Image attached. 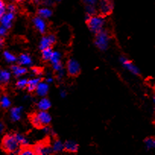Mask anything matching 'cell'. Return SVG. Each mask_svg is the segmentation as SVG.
I'll return each mask as SVG.
<instances>
[{
	"label": "cell",
	"instance_id": "obj_1",
	"mask_svg": "<svg viewBox=\"0 0 155 155\" xmlns=\"http://www.w3.org/2000/svg\"><path fill=\"white\" fill-rule=\"evenodd\" d=\"M1 147L3 151L8 154H15L18 153L21 146L16 140L15 134H8L2 138Z\"/></svg>",
	"mask_w": 155,
	"mask_h": 155
},
{
	"label": "cell",
	"instance_id": "obj_2",
	"mask_svg": "<svg viewBox=\"0 0 155 155\" xmlns=\"http://www.w3.org/2000/svg\"><path fill=\"white\" fill-rule=\"evenodd\" d=\"M86 21L90 31L94 34H97L101 31L104 30L105 20L102 16L92 15L89 16L86 15Z\"/></svg>",
	"mask_w": 155,
	"mask_h": 155
},
{
	"label": "cell",
	"instance_id": "obj_3",
	"mask_svg": "<svg viewBox=\"0 0 155 155\" xmlns=\"http://www.w3.org/2000/svg\"><path fill=\"white\" fill-rule=\"evenodd\" d=\"M110 37L108 32L104 30H102L97 34H96L94 40V44L96 47L99 50L104 51L108 48L109 44H110Z\"/></svg>",
	"mask_w": 155,
	"mask_h": 155
},
{
	"label": "cell",
	"instance_id": "obj_4",
	"mask_svg": "<svg viewBox=\"0 0 155 155\" xmlns=\"http://www.w3.org/2000/svg\"><path fill=\"white\" fill-rule=\"evenodd\" d=\"M66 68L68 74L69 75L73 76V77L78 75L80 71H81V67H80L78 62L73 59H70L67 62Z\"/></svg>",
	"mask_w": 155,
	"mask_h": 155
},
{
	"label": "cell",
	"instance_id": "obj_5",
	"mask_svg": "<svg viewBox=\"0 0 155 155\" xmlns=\"http://www.w3.org/2000/svg\"><path fill=\"white\" fill-rule=\"evenodd\" d=\"M34 115L41 128L48 126L51 123L52 117L47 111H39Z\"/></svg>",
	"mask_w": 155,
	"mask_h": 155
},
{
	"label": "cell",
	"instance_id": "obj_6",
	"mask_svg": "<svg viewBox=\"0 0 155 155\" xmlns=\"http://www.w3.org/2000/svg\"><path fill=\"white\" fill-rule=\"evenodd\" d=\"M56 38L55 35L53 34H49L47 36H44L41 39L40 41V44H39V47L41 49V50H45V49L50 48L52 45L56 43Z\"/></svg>",
	"mask_w": 155,
	"mask_h": 155
},
{
	"label": "cell",
	"instance_id": "obj_7",
	"mask_svg": "<svg viewBox=\"0 0 155 155\" xmlns=\"http://www.w3.org/2000/svg\"><path fill=\"white\" fill-rule=\"evenodd\" d=\"M49 61H50V63L52 64L53 69H54L56 72L63 69V66H62V62H61V54L59 52L53 51L51 57H50Z\"/></svg>",
	"mask_w": 155,
	"mask_h": 155
},
{
	"label": "cell",
	"instance_id": "obj_8",
	"mask_svg": "<svg viewBox=\"0 0 155 155\" xmlns=\"http://www.w3.org/2000/svg\"><path fill=\"white\" fill-rule=\"evenodd\" d=\"M99 11L104 15H107L112 12L113 8V4L111 0H100L98 2Z\"/></svg>",
	"mask_w": 155,
	"mask_h": 155
},
{
	"label": "cell",
	"instance_id": "obj_9",
	"mask_svg": "<svg viewBox=\"0 0 155 155\" xmlns=\"http://www.w3.org/2000/svg\"><path fill=\"white\" fill-rule=\"evenodd\" d=\"M15 19V13L5 12L4 15L0 18V23L1 25L5 27L6 29H10L12 26L13 21Z\"/></svg>",
	"mask_w": 155,
	"mask_h": 155
},
{
	"label": "cell",
	"instance_id": "obj_10",
	"mask_svg": "<svg viewBox=\"0 0 155 155\" xmlns=\"http://www.w3.org/2000/svg\"><path fill=\"white\" fill-rule=\"evenodd\" d=\"M120 62H121L122 65L125 68L129 71L130 72H132L134 74H139V69L138 68V67L135 66V64L132 62H131L130 60L127 59L126 57H120Z\"/></svg>",
	"mask_w": 155,
	"mask_h": 155
},
{
	"label": "cell",
	"instance_id": "obj_11",
	"mask_svg": "<svg viewBox=\"0 0 155 155\" xmlns=\"http://www.w3.org/2000/svg\"><path fill=\"white\" fill-rule=\"evenodd\" d=\"M32 21L34 27L36 28V29L41 33V34H44L46 32V30H47V23L45 21V19L39 17V16H37V17L33 18Z\"/></svg>",
	"mask_w": 155,
	"mask_h": 155
},
{
	"label": "cell",
	"instance_id": "obj_12",
	"mask_svg": "<svg viewBox=\"0 0 155 155\" xmlns=\"http://www.w3.org/2000/svg\"><path fill=\"white\" fill-rule=\"evenodd\" d=\"M34 148L37 152V155H48L53 153L51 147L43 143L37 144V145L34 146Z\"/></svg>",
	"mask_w": 155,
	"mask_h": 155
},
{
	"label": "cell",
	"instance_id": "obj_13",
	"mask_svg": "<svg viewBox=\"0 0 155 155\" xmlns=\"http://www.w3.org/2000/svg\"><path fill=\"white\" fill-rule=\"evenodd\" d=\"M49 89H50V87H49V84L47 83L44 82V81H41L38 84V85H37L35 91L38 96L44 97L48 94Z\"/></svg>",
	"mask_w": 155,
	"mask_h": 155
},
{
	"label": "cell",
	"instance_id": "obj_14",
	"mask_svg": "<svg viewBox=\"0 0 155 155\" xmlns=\"http://www.w3.org/2000/svg\"><path fill=\"white\" fill-rule=\"evenodd\" d=\"M78 144L72 140H68L64 143V150L68 153H76L78 150Z\"/></svg>",
	"mask_w": 155,
	"mask_h": 155
},
{
	"label": "cell",
	"instance_id": "obj_15",
	"mask_svg": "<svg viewBox=\"0 0 155 155\" xmlns=\"http://www.w3.org/2000/svg\"><path fill=\"white\" fill-rule=\"evenodd\" d=\"M22 107H13L10 110V118L13 122L19 121L21 118V113H22Z\"/></svg>",
	"mask_w": 155,
	"mask_h": 155
},
{
	"label": "cell",
	"instance_id": "obj_16",
	"mask_svg": "<svg viewBox=\"0 0 155 155\" xmlns=\"http://www.w3.org/2000/svg\"><path fill=\"white\" fill-rule=\"evenodd\" d=\"M17 61L18 62L19 65L24 67L28 66V65L30 66L33 63L31 57L28 54H26V53H23V54L20 55L18 59H17Z\"/></svg>",
	"mask_w": 155,
	"mask_h": 155
},
{
	"label": "cell",
	"instance_id": "obj_17",
	"mask_svg": "<svg viewBox=\"0 0 155 155\" xmlns=\"http://www.w3.org/2000/svg\"><path fill=\"white\" fill-rule=\"evenodd\" d=\"M37 107L40 111H47L51 107V102L47 97H42L37 103Z\"/></svg>",
	"mask_w": 155,
	"mask_h": 155
},
{
	"label": "cell",
	"instance_id": "obj_18",
	"mask_svg": "<svg viewBox=\"0 0 155 155\" xmlns=\"http://www.w3.org/2000/svg\"><path fill=\"white\" fill-rule=\"evenodd\" d=\"M11 71L15 76L16 77H21V76L24 75L28 72V70L25 67L21 66V65H12L11 68Z\"/></svg>",
	"mask_w": 155,
	"mask_h": 155
},
{
	"label": "cell",
	"instance_id": "obj_19",
	"mask_svg": "<svg viewBox=\"0 0 155 155\" xmlns=\"http://www.w3.org/2000/svg\"><path fill=\"white\" fill-rule=\"evenodd\" d=\"M40 82H41L40 78H34L28 80V84H27L26 88L28 89L29 92L35 91L36 88H37V85Z\"/></svg>",
	"mask_w": 155,
	"mask_h": 155
},
{
	"label": "cell",
	"instance_id": "obj_20",
	"mask_svg": "<svg viewBox=\"0 0 155 155\" xmlns=\"http://www.w3.org/2000/svg\"><path fill=\"white\" fill-rule=\"evenodd\" d=\"M18 155H37V153L34 150V147L27 145L20 147L18 152Z\"/></svg>",
	"mask_w": 155,
	"mask_h": 155
},
{
	"label": "cell",
	"instance_id": "obj_21",
	"mask_svg": "<svg viewBox=\"0 0 155 155\" xmlns=\"http://www.w3.org/2000/svg\"><path fill=\"white\" fill-rule=\"evenodd\" d=\"M37 14H38L39 17L42 18L44 19H47L51 17L52 15H53V12L48 7H44V8H41L40 9H38Z\"/></svg>",
	"mask_w": 155,
	"mask_h": 155
},
{
	"label": "cell",
	"instance_id": "obj_22",
	"mask_svg": "<svg viewBox=\"0 0 155 155\" xmlns=\"http://www.w3.org/2000/svg\"><path fill=\"white\" fill-rule=\"evenodd\" d=\"M11 79V72L6 69H0V83L7 84Z\"/></svg>",
	"mask_w": 155,
	"mask_h": 155
},
{
	"label": "cell",
	"instance_id": "obj_23",
	"mask_svg": "<svg viewBox=\"0 0 155 155\" xmlns=\"http://www.w3.org/2000/svg\"><path fill=\"white\" fill-rule=\"evenodd\" d=\"M53 153H60L64 150V143L61 140H56L51 147Z\"/></svg>",
	"mask_w": 155,
	"mask_h": 155
},
{
	"label": "cell",
	"instance_id": "obj_24",
	"mask_svg": "<svg viewBox=\"0 0 155 155\" xmlns=\"http://www.w3.org/2000/svg\"><path fill=\"white\" fill-rule=\"evenodd\" d=\"M12 102L11 100L9 99L7 95H2L0 98V106L2 107V108L3 109H8L9 108L10 106H11Z\"/></svg>",
	"mask_w": 155,
	"mask_h": 155
},
{
	"label": "cell",
	"instance_id": "obj_25",
	"mask_svg": "<svg viewBox=\"0 0 155 155\" xmlns=\"http://www.w3.org/2000/svg\"><path fill=\"white\" fill-rule=\"evenodd\" d=\"M15 136L16 140L18 142V144H20L21 147H23V146H27L28 145V140L27 139V138L25 136H24L23 135L20 133H15Z\"/></svg>",
	"mask_w": 155,
	"mask_h": 155
},
{
	"label": "cell",
	"instance_id": "obj_26",
	"mask_svg": "<svg viewBox=\"0 0 155 155\" xmlns=\"http://www.w3.org/2000/svg\"><path fill=\"white\" fill-rule=\"evenodd\" d=\"M3 57L4 59H5V60L7 62H8V63H13V62L17 61V58H16V56L8 51L4 52Z\"/></svg>",
	"mask_w": 155,
	"mask_h": 155
},
{
	"label": "cell",
	"instance_id": "obj_27",
	"mask_svg": "<svg viewBox=\"0 0 155 155\" xmlns=\"http://www.w3.org/2000/svg\"><path fill=\"white\" fill-rule=\"evenodd\" d=\"M144 144H145V147H147V149L148 150H151L153 149L155 147V139L153 137H149L147 138L144 140Z\"/></svg>",
	"mask_w": 155,
	"mask_h": 155
},
{
	"label": "cell",
	"instance_id": "obj_28",
	"mask_svg": "<svg viewBox=\"0 0 155 155\" xmlns=\"http://www.w3.org/2000/svg\"><path fill=\"white\" fill-rule=\"evenodd\" d=\"M42 51V58L44 61H49L50 60V57L52 56V53H53V50H52V48H47L45 50H41Z\"/></svg>",
	"mask_w": 155,
	"mask_h": 155
},
{
	"label": "cell",
	"instance_id": "obj_29",
	"mask_svg": "<svg viewBox=\"0 0 155 155\" xmlns=\"http://www.w3.org/2000/svg\"><path fill=\"white\" fill-rule=\"evenodd\" d=\"M27 84H28V79L21 78V79L18 80V81L16 82V87L19 89H25L27 87Z\"/></svg>",
	"mask_w": 155,
	"mask_h": 155
},
{
	"label": "cell",
	"instance_id": "obj_30",
	"mask_svg": "<svg viewBox=\"0 0 155 155\" xmlns=\"http://www.w3.org/2000/svg\"><path fill=\"white\" fill-rule=\"evenodd\" d=\"M85 10L87 15H95V13H96V8H95V6H93V5H86Z\"/></svg>",
	"mask_w": 155,
	"mask_h": 155
},
{
	"label": "cell",
	"instance_id": "obj_31",
	"mask_svg": "<svg viewBox=\"0 0 155 155\" xmlns=\"http://www.w3.org/2000/svg\"><path fill=\"white\" fill-rule=\"evenodd\" d=\"M83 2L86 5H93V6H95L97 4L98 0H83Z\"/></svg>",
	"mask_w": 155,
	"mask_h": 155
},
{
	"label": "cell",
	"instance_id": "obj_32",
	"mask_svg": "<svg viewBox=\"0 0 155 155\" xmlns=\"http://www.w3.org/2000/svg\"><path fill=\"white\" fill-rule=\"evenodd\" d=\"M7 32H8V29L5 28V27L0 25V37H4L5 36H6Z\"/></svg>",
	"mask_w": 155,
	"mask_h": 155
},
{
	"label": "cell",
	"instance_id": "obj_33",
	"mask_svg": "<svg viewBox=\"0 0 155 155\" xmlns=\"http://www.w3.org/2000/svg\"><path fill=\"white\" fill-rule=\"evenodd\" d=\"M8 12H12V13H15L16 11V7L15 5H13V4H10L7 6V8H5Z\"/></svg>",
	"mask_w": 155,
	"mask_h": 155
},
{
	"label": "cell",
	"instance_id": "obj_34",
	"mask_svg": "<svg viewBox=\"0 0 155 155\" xmlns=\"http://www.w3.org/2000/svg\"><path fill=\"white\" fill-rule=\"evenodd\" d=\"M32 73L34 74V75H41L42 74V70L41 68H37V67H34V68H32Z\"/></svg>",
	"mask_w": 155,
	"mask_h": 155
},
{
	"label": "cell",
	"instance_id": "obj_35",
	"mask_svg": "<svg viewBox=\"0 0 155 155\" xmlns=\"http://www.w3.org/2000/svg\"><path fill=\"white\" fill-rule=\"evenodd\" d=\"M65 75V72H64V70H61V71H57V78L59 79H62V78Z\"/></svg>",
	"mask_w": 155,
	"mask_h": 155
},
{
	"label": "cell",
	"instance_id": "obj_36",
	"mask_svg": "<svg viewBox=\"0 0 155 155\" xmlns=\"http://www.w3.org/2000/svg\"><path fill=\"white\" fill-rule=\"evenodd\" d=\"M6 12V9H5V7H4V8H0V18L2 17V16L4 15V14Z\"/></svg>",
	"mask_w": 155,
	"mask_h": 155
},
{
	"label": "cell",
	"instance_id": "obj_37",
	"mask_svg": "<svg viewBox=\"0 0 155 155\" xmlns=\"http://www.w3.org/2000/svg\"><path fill=\"white\" fill-rule=\"evenodd\" d=\"M53 82V78L52 77H48L47 78V79H46V83H47L48 84H51V83Z\"/></svg>",
	"mask_w": 155,
	"mask_h": 155
},
{
	"label": "cell",
	"instance_id": "obj_38",
	"mask_svg": "<svg viewBox=\"0 0 155 155\" xmlns=\"http://www.w3.org/2000/svg\"><path fill=\"white\" fill-rule=\"evenodd\" d=\"M4 129H5V126H4V124L2 123V122H0V134L3 132Z\"/></svg>",
	"mask_w": 155,
	"mask_h": 155
},
{
	"label": "cell",
	"instance_id": "obj_39",
	"mask_svg": "<svg viewBox=\"0 0 155 155\" xmlns=\"http://www.w3.org/2000/svg\"><path fill=\"white\" fill-rule=\"evenodd\" d=\"M4 44H5L4 40L2 38V37H0V50L4 47Z\"/></svg>",
	"mask_w": 155,
	"mask_h": 155
},
{
	"label": "cell",
	"instance_id": "obj_40",
	"mask_svg": "<svg viewBox=\"0 0 155 155\" xmlns=\"http://www.w3.org/2000/svg\"><path fill=\"white\" fill-rule=\"evenodd\" d=\"M60 96H61V97H62V98L65 97V96H66V92H65L64 90L61 91H60Z\"/></svg>",
	"mask_w": 155,
	"mask_h": 155
},
{
	"label": "cell",
	"instance_id": "obj_41",
	"mask_svg": "<svg viewBox=\"0 0 155 155\" xmlns=\"http://www.w3.org/2000/svg\"><path fill=\"white\" fill-rule=\"evenodd\" d=\"M4 7H5V3L2 0H0V8H4Z\"/></svg>",
	"mask_w": 155,
	"mask_h": 155
},
{
	"label": "cell",
	"instance_id": "obj_42",
	"mask_svg": "<svg viewBox=\"0 0 155 155\" xmlns=\"http://www.w3.org/2000/svg\"><path fill=\"white\" fill-rule=\"evenodd\" d=\"M51 1H53V2H60L61 0H51Z\"/></svg>",
	"mask_w": 155,
	"mask_h": 155
},
{
	"label": "cell",
	"instance_id": "obj_43",
	"mask_svg": "<svg viewBox=\"0 0 155 155\" xmlns=\"http://www.w3.org/2000/svg\"><path fill=\"white\" fill-rule=\"evenodd\" d=\"M17 2H21V1H24V0H15Z\"/></svg>",
	"mask_w": 155,
	"mask_h": 155
},
{
	"label": "cell",
	"instance_id": "obj_44",
	"mask_svg": "<svg viewBox=\"0 0 155 155\" xmlns=\"http://www.w3.org/2000/svg\"><path fill=\"white\" fill-rule=\"evenodd\" d=\"M48 155H55V154H53V153H50V154H48Z\"/></svg>",
	"mask_w": 155,
	"mask_h": 155
}]
</instances>
